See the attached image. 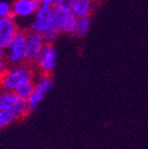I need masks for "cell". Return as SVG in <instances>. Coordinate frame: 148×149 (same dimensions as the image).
Wrapping results in <instances>:
<instances>
[{
  "label": "cell",
  "instance_id": "cell-1",
  "mask_svg": "<svg viewBox=\"0 0 148 149\" xmlns=\"http://www.w3.org/2000/svg\"><path fill=\"white\" fill-rule=\"evenodd\" d=\"M33 81L32 72L26 65H17L15 68L8 70L3 76L0 85L3 90L16 91L19 87L29 82Z\"/></svg>",
  "mask_w": 148,
  "mask_h": 149
},
{
  "label": "cell",
  "instance_id": "cell-2",
  "mask_svg": "<svg viewBox=\"0 0 148 149\" xmlns=\"http://www.w3.org/2000/svg\"><path fill=\"white\" fill-rule=\"evenodd\" d=\"M5 58L12 64H20L27 58V32L19 29L5 49Z\"/></svg>",
  "mask_w": 148,
  "mask_h": 149
},
{
  "label": "cell",
  "instance_id": "cell-3",
  "mask_svg": "<svg viewBox=\"0 0 148 149\" xmlns=\"http://www.w3.org/2000/svg\"><path fill=\"white\" fill-rule=\"evenodd\" d=\"M0 110L10 112L16 117L24 116L30 112L27 100L20 97L15 91L7 90L0 93Z\"/></svg>",
  "mask_w": 148,
  "mask_h": 149
},
{
  "label": "cell",
  "instance_id": "cell-4",
  "mask_svg": "<svg viewBox=\"0 0 148 149\" xmlns=\"http://www.w3.org/2000/svg\"><path fill=\"white\" fill-rule=\"evenodd\" d=\"M52 86H53V82L48 74H45L43 77L39 78L36 83H34L32 92L27 100L28 107L30 111H34L38 108L39 104L44 100L46 95L52 89Z\"/></svg>",
  "mask_w": 148,
  "mask_h": 149
},
{
  "label": "cell",
  "instance_id": "cell-5",
  "mask_svg": "<svg viewBox=\"0 0 148 149\" xmlns=\"http://www.w3.org/2000/svg\"><path fill=\"white\" fill-rule=\"evenodd\" d=\"M54 7L50 5L42 4L33 15L31 22V31L43 33L44 34L49 28L51 27L53 21Z\"/></svg>",
  "mask_w": 148,
  "mask_h": 149
},
{
  "label": "cell",
  "instance_id": "cell-6",
  "mask_svg": "<svg viewBox=\"0 0 148 149\" xmlns=\"http://www.w3.org/2000/svg\"><path fill=\"white\" fill-rule=\"evenodd\" d=\"M35 62L39 70L45 74L53 72L57 64V51L52 42H46Z\"/></svg>",
  "mask_w": 148,
  "mask_h": 149
},
{
  "label": "cell",
  "instance_id": "cell-7",
  "mask_svg": "<svg viewBox=\"0 0 148 149\" xmlns=\"http://www.w3.org/2000/svg\"><path fill=\"white\" fill-rule=\"evenodd\" d=\"M53 7H54V13H53L52 25L44 33L45 40H46L47 42H53L60 35V33H62L63 22H64L65 18L72 13V12H68V10H65V9L60 8V7H56V6Z\"/></svg>",
  "mask_w": 148,
  "mask_h": 149
},
{
  "label": "cell",
  "instance_id": "cell-8",
  "mask_svg": "<svg viewBox=\"0 0 148 149\" xmlns=\"http://www.w3.org/2000/svg\"><path fill=\"white\" fill-rule=\"evenodd\" d=\"M18 30L19 27L15 17L9 16L0 18V47L6 49Z\"/></svg>",
  "mask_w": 148,
  "mask_h": 149
},
{
  "label": "cell",
  "instance_id": "cell-9",
  "mask_svg": "<svg viewBox=\"0 0 148 149\" xmlns=\"http://www.w3.org/2000/svg\"><path fill=\"white\" fill-rule=\"evenodd\" d=\"M46 40L43 33L31 32L27 33V58L29 62H35L43 48L46 45Z\"/></svg>",
  "mask_w": 148,
  "mask_h": 149
},
{
  "label": "cell",
  "instance_id": "cell-10",
  "mask_svg": "<svg viewBox=\"0 0 148 149\" xmlns=\"http://www.w3.org/2000/svg\"><path fill=\"white\" fill-rule=\"evenodd\" d=\"M39 0H15L12 4L13 17L15 18H27L35 14L40 6Z\"/></svg>",
  "mask_w": 148,
  "mask_h": 149
},
{
  "label": "cell",
  "instance_id": "cell-11",
  "mask_svg": "<svg viewBox=\"0 0 148 149\" xmlns=\"http://www.w3.org/2000/svg\"><path fill=\"white\" fill-rule=\"evenodd\" d=\"M93 3L91 0H75L72 13L78 19L90 17L93 10Z\"/></svg>",
  "mask_w": 148,
  "mask_h": 149
},
{
  "label": "cell",
  "instance_id": "cell-12",
  "mask_svg": "<svg viewBox=\"0 0 148 149\" xmlns=\"http://www.w3.org/2000/svg\"><path fill=\"white\" fill-rule=\"evenodd\" d=\"M78 20L79 19L77 18L73 13H71V14L65 18L64 22H63L62 33H66V34H75L76 29H77V25H78Z\"/></svg>",
  "mask_w": 148,
  "mask_h": 149
},
{
  "label": "cell",
  "instance_id": "cell-13",
  "mask_svg": "<svg viewBox=\"0 0 148 149\" xmlns=\"http://www.w3.org/2000/svg\"><path fill=\"white\" fill-rule=\"evenodd\" d=\"M90 26H91L90 17L79 19L75 34H76L77 36H85V35L87 34L88 31H89V29H90Z\"/></svg>",
  "mask_w": 148,
  "mask_h": 149
},
{
  "label": "cell",
  "instance_id": "cell-14",
  "mask_svg": "<svg viewBox=\"0 0 148 149\" xmlns=\"http://www.w3.org/2000/svg\"><path fill=\"white\" fill-rule=\"evenodd\" d=\"M17 117L10 112L4 111V110H0V128H3L5 126L9 125Z\"/></svg>",
  "mask_w": 148,
  "mask_h": 149
},
{
  "label": "cell",
  "instance_id": "cell-15",
  "mask_svg": "<svg viewBox=\"0 0 148 149\" xmlns=\"http://www.w3.org/2000/svg\"><path fill=\"white\" fill-rule=\"evenodd\" d=\"M13 16V7L12 4L7 1L1 0L0 1V18Z\"/></svg>",
  "mask_w": 148,
  "mask_h": 149
},
{
  "label": "cell",
  "instance_id": "cell-16",
  "mask_svg": "<svg viewBox=\"0 0 148 149\" xmlns=\"http://www.w3.org/2000/svg\"><path fill=\"white\" fill-rule=\"evenodd\" d=\"M75 0H57V2L54 6L56 7H60L65 10H68V12H72L73 5H74Z\"/></svg>",
  "mask_w": 148,
  "mask_h": 149
},
{
  "label": "cell",
  "instance_id": "cell-17",
  "mask_svg": "<svg viewBox=\"0 0 148 149\" xmlns=\"http://www.w3.org/2000/svg\"><path fill=\"white\" fill-rule=\"evenodd\" d=\"M7 68H6V63L4 62V60H0V82L2 80L3 76L6 72Z\"/></svg>",
  "mask_w": 148,
  "mask_h": 149
},
{
  "label": "cell",
  "instance_id": "cell-18",
  "mask_svg": "<svg viewBox=\"0 0 148 149\" xmlns=\"http://www.w3.org/2000/svg\"><path fill=\"white\" fill-rule=\"evenodd\" d=\"M40 4L44 5H50V6H54L57 2V0H39Z\"/></svg>",
  "mask_w": 148,
  "mask_h": 149
},
{
  "label": "cell",
  "instance_id": "cell-19",
  "mask_svg": "<svg viewBox=\"0 0 148 149\" xmlns=\"http://www.w3.org/2000/svg\"><path fill=\"white\" fill-rule=\"evenodd\" d=\"M5 58V49L0 47V60H4Z\"/></svg>",
  "mask_w": 148,
  "mask_h": 149
},
{
  "label": "cell",
  "instance_id": "cell-20",
  "mask_svg": "<svg viewBox=\"0 0 148 149\" xmlns=\"http://www.w3.org/2000/svg\"><path fill=\"white\" fill-rule=\"evenodd\" d=\"M91 1H93V2H95V1H97V0H91Z\"/></svg>",
  "mask_w": 148,
  "mask_h": 149
}]
</instances>
